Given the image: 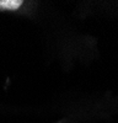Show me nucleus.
Returning a JSON list of instances; mask_svg holds the SVG:
<instances>
[{
  "mask_svg": "<svg viewBox=\"0 0 118 123\" xmlns=\"http://www.w3.org/2000/svg\"><path fill=\"white\" fill-rule=\"evenodd\" d=\"M24 4L22 0H0V10H17Z\"/></svg>",
  "mask_w": 118,
  "mask_h": 123,
  "instance_id": "f257e3e1",
  "label": "nucleus"
}]
</instances>
